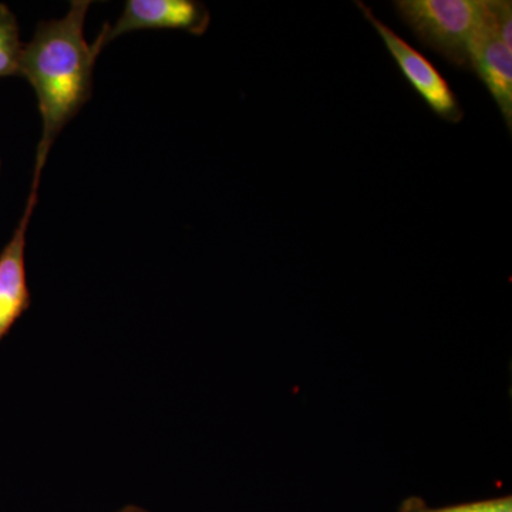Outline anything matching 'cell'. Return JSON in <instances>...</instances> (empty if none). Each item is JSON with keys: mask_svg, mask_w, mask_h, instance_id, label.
<instances>
[{"mask_svg": "<svg viewBox=\"0 0 512 512\" xmlns=\"http://www.w3.org/2000/svg\"><path fill=\"white\" fill-rule=\"evenodd\" d=\"M393 6L421 45L453 66L470 70L485 0H396Z\"/></svg>", "mask_w": 512, "mask_h": 512, "instance_id": "cell-2", "label": "cell"}, {"mask_svg": "<svg viewBox=\"0 0 512 512\" xmlns=\"http://www.w3.org/2000/svg\"><path fill=\"white\" fill-rule=\"evenodd\" d=\"M494 8L501 40L512 50V3L510 0H494Z\"/></svg>", "mask_w": 512, "mask_h": 512, "instance_id": "cell-9", "label": "cell"}, {"mask_svg": "<svg viewBox=\"0 0 512 512\" xmlns=\"http://www.w3.org/2000/svg\"><path fill=\"white\" fill-rule=\"evenodd\" d=\"M90 6V0H73L63 18L39 22L23 47L18 76L32 86L42 117L35 183H40L56 138L93 96L94 67L101 52L84 36Z\"/></svg>", "mask_w": 512, "mask_h": 512, "instance_id": "cell-1", "label": "cell"}, {"mask_svg": "<svg viewBox=\"0 0 512 512\" xmlns=\"http://www.w3.org/2000/svg\"><path fill=\"white\" fill-rule=\"evenodd\" d=\"M210 23V10L197 0H127L116 23H106L94 43L101 52L113 40L143 30H181L202 36Z\"/></svg>", "mask_w": 512, "mask_h": 512, "instance_id": "cell-4", "label": "cell"}, {"mask_svg": "<svg viewBox=\"0 0 512 512\" xmlns=\"http://www.w3.org/2000/svg\"><path fill=\"white\" fill-rule=\"evenodd\" d=\"M39 200V184L32 183L25 211L8 244L0 252V342L32 305L26 274V238Z\"/></svg>", "mask_w": 512, "mask_h": 512, "instance_id": "cell-5", "label": "cell"}, {"mask_svg": "<svg viewBox=\"0 0 512 512\" xmlns=\"http://www.w3.org/2000/svg\"><path fill=\"white\" fill-rule=\"evenodd\" d=\"M397 512H512V498H491V500L476 501V503L448 505V507L433 508L420 497L406 498Z\"/></svg>", "mask_w": 512, "mask_h": 512, "instance_id": "cell-8", "label": "cell"}, {"mask_svg": "<svg viewBox=\"0 0 512 512\" xmlns=\"http://www.w3.org/2000/svg\"><path fill=\"white\" fill-rule=\"evenodd\" d=\"M116 512H148L144 510V508L136 507V505H127V507L121 508V510Z\"/></svg>", "mask_w": 512, "mask_h": 512, "instance_id": "cell-10", "label": "cell"}, {"mask_svg": "<svg viewBox=\"0 0 512 512\" xmlns=\"http://www.w3.org/2000/svg\"><path fill=\"white\" fill-rule=\"evenodd\" d=\"M25 43L20 40V28L15 13L0 3V79L18 76L20 57Z\"/></svg>", "mask_w": 512, "mask_h": 512, "instance_id": "cell-7", "label": "cell"}, {"mask_svg": "<svg viewBox=\"0 0 512 512\" xmlns=\"http://www.w3.org/2000/svg\"><path fill=\"white\" fill-rule=\"evenodd\" d=\"M487 87L498 109L503 114L505 126L512 130V50L501 40L495 15L494 0H485L483 25L478 30L473 49L471 67Z\"/></svg>", "mask_w": 512, "mask_h": 512, "instance_id": "cell-6", "label": "cell"}, {"mask_svg": "<svg viewBox=\"0 0 512 512\" xmlns=\"http://www.w3.org/2000/svg\"><path fill=\"white\" fill-rule=\"evenodd\" d=\"M357 8L363 13L367 22L379 33L387 52L393 57L404 79L419 94L421 100L441 120L448 123H460L464 119L456 93L426 56L417 52L403 37L397 35L386 23L376 18L373 10L363 2H356Z\"/></svg>", "mask_w": 512, "mask_h": 512, "instance_id": "cell-3", "label": "cell"}]
</instances>
